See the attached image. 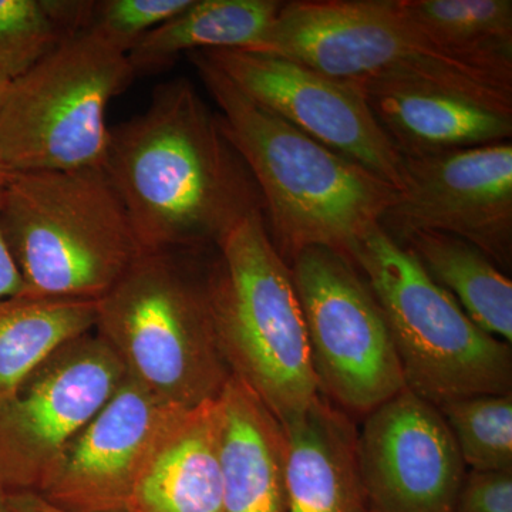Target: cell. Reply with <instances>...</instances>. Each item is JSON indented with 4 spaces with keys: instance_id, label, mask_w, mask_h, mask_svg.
Listing matches in <instances>:
<instances>
[{
    "instance_id": "cell-1",
    "label": "cell",
    "mask_w": 512,
    "mask_h": 512,
    "mask_svg": "<svg viewBox=\"0 0 512 512\" xmlns=\"http://www.w3.org/2000/svg\"><path fill=\"white\" fill-rule=\"evenodd\" d=\"M104 171L143 252L208 251L264 212L247 165L194 84H160L143 113L111 128Z\"/></svg>"
},
{
    "instance_id": "cell-2",
    "label": "cell",
    "mask_w": 512,
    "mask_h": 512,
    "mask_svg": "<svg viewBox=\"0 0 512 512\" xmlns=\"http://www.w3.org/2000/svg\"><path fill=\"white\" fill-rule=\"evenodd\" d=\"M188 57L220 109L222 131L254 177L269 235L286 264L312 247L350 259L397 191L249 99L201 52Z\"/></svg>"
},
{
    "instance_id": "cell-3",
    "label": "cell",
    "mask_w": 512,
    "mask_h": 512,
    "mask_svg": "<svg viewBox=\"0 0 512 512\" xmlns=\"http://www.w3.org/2000/svg\"><path fill=\"white\" fill-rule=\"evenodd\" d=\"M0 227L26 298L97 302L143 254L103 167L10 174Z\"/></svg>"
},
{
    "instance_id": "cell-4",
    "label": "cell",
    "mask_w": 512,
    "mask_h": 512,
    "mask_svg": "<svg viewBox=\"0 0 512 512\" xmlns=\"http://www.w3.org/2000/svg\"><path fill=\"white\" fill-rule=\"evenodd\" d=\"M214 252L207 295L222 356L231 376L284 423L319 396L291 269L262 211L235 225Z\"/></svg>"
},
{
    "instance_id": "cell-5",
    "label": "cell",
    "mask_w": 512,
    "mask_h": 512,
    "mask_svg": "<svg viewBox=\"0 0 512 512\" xmlns=\"http://www.w3.org/2000/svg\"><path fill=\"white\" fill-rule=\"evenodd\" d=\"M249 50L285 57L357 90L427 87L512 111V84L431 45L394 0L284 3L264 39Z\"/></svg>"
},
{
    "instance_id": "cell-6",
    "label": "cell",
    "mask_w": 512,
    "mask_h": 512,
    "mask_svg": "<svg viewBox=\"0 0 512 512\" xmlns=\"http://www.w3.org/2000/svg\"><path fill=\"white\" fill-rule=\"evenodd\" d=\"M181 251L143 252L97 305V333L127 376L161 402L188 410L217 400L231 379L212 325L207 272Z\"/></svg>"
},
{
    "instance_id": "cell-7",
    "label": "cell",
    "mask_w": 512,
    "mask_h": 512,
    "mask_svg": "<svg viewBox=\"0 0 512 512\" xmlns=\"http://www.w3.org/2000/svg\"><path fill=\"white\" fill-rule=\"evenodd\" d=\"M350 261L382 309L407 389L437 407L512 392L510 343L478 328L382 225L359 239Z\"/></svg>"
},
{
    "instance_id": "cell-8",
    "label": "cell",
    "mask_w": 512,
    "mask_h": 512,
    "mask_svg": "<svg viewBox=\"0 0 512 512\" xmlns=\"http://www.w3.org/2000/svg\"><path fill=\"white\" fill-rule=\"evenodd\" d=\"M134 77L127 56L99 37H67L10 84L0 104V165L8 174L103 167L107 111Z\"/></svg>"
},
{
    "instance_id": "cell-9",
    "label": "cell",
    "mask_w": 512,
    "mask_h": 512,
    "mask_svg": "<svg viewBox=\"0 0 512 512\" xmlns=\"http://www.w3.org/2000/svg\"><path fill=\"white\" fill-rule=\"evenodd\" d=\"M320 396L365 417L406 389L389 326L355 264L325 247L289 262Z\"/></svg>"
},
{
    "instance_id": "cell-10",
    "label": "cell",
    "mask_w": 512,
    "mask_h": 512,
    "mask_svg": "<svg viewBox=\"0 0 512 512\" xmlns=\"http://www.w3.org/2000/svg\"><path fill=\"white\" fill-rule=\"evenodd\" d=\"M127 373L96 330L55 350L0 406V483L37 493Z\"/></svg>"
},
{
    "instance_id": "cell-11",
    "label": "cell",
    "mask_w": 512,
    "mask_h": 512,
    "mask_svg": "<svg viewBox=\"0 0 512 512\" xmlns=\"http://www.w3.org/2000/svg\"><path fill=\"white\" fill-rule=\"evenodd\" d=\"M404 185L380 225L394 239L414 231L453 235L500 269L512 261V146L490 144L403 157Z\"/></svg>"
},
{
    "instance_id": "cell-12",
    "label": "cell",
    "mask_w": 512,
    "mask_h": 512,
    "mask_svg": "<svg viewBox=\"0 0 512 512\" xmlns=\"http://www.w3.org/2000/svg\"><path fill=\"white\" fill-rule=\"evenodd\" d=\"M201 53L249 99L402 190L403 156L360 90L281 56L242 49Z\"/></svg>"
},
{
    "instance_id": "cell-13",
    "label": "cell",
    "mask_w": 512,
    "mask_h": 512,
    "mask_svg": "<svg viewBox=\"0 0 512 512\" xmlns=\"http://www.w3.org/2000/svg\"><path fill=\"white\" fill-rule=\"evenodd\" d=\"M357 456L370 511H456L466 464L439 407L407 387L363 417Z\"/></svg>"
},
{
    "instance_id": "cell-14",
    "label": "cell",
    "mask_w": 512,
    "mask_h": 512,
    "mask_svg": "<svg viewBox=\"0 0 512 512\" xmlns=\"http://www.w3.org/2000/svg\"><path fill=\"white\" fill-rule=\"evenodd\" d=\"M180 412L127 376L36 494L70 512H124L157 441Z\"/></svg>"
},
{
    "instance_id": "cell-15",
    "label": "cell",
    "mask_w": 512,
    "mask_h": 512,
    "mask_svg": "<svg viewBox=\"0 0 512 512\" xmlns=\"http://www.w3.org/2000/svg\"><path fill=\"white\" fill-rule=\"evenodd\" d=\"M281 427L286 512H370L355 419L319 394Z\"/></svg>"
},
{
    "instance_id": "cell-16",
    "label": "cell",
    "mask_w": 512,
    "mask_h": 512,
    "mask_svg": "<svg viewBox=\"0 0 512 512\" xmlns=\"http://www.w3.org/2000/svg\"><path fill=\"white\" fill-rule=\"evenodd\" d=\"M217 400L181 410L157 441L124 512H224Z\"/></svg>"
},
{
    "instance_id": "cell-17",
    "label": "cell",
    "mask_w": 512,
    "mask_h": 512,
    "mask_svg": "<svg viewBox=\"0 0 512 512\" xmlns=\"http://www.w3.org/2000/svg\"><path fill=\"white\" fill-rule=\"evenodd\" d=\"M403 157L508 143L512 111L446 90L369 86L360 90Z\"/></svg>"
},
{
    "instance_id": "cell-18",
    "label": "cell",
    "mask_w": 512,
    "mask_h": 512,
    "mask_svg": "<svg viewBox=\"0 0 512 512\" xmlns=\"http://www.w3.org/2000/svg\"><path fill=\"white\" fill-rule=\"evenodd\" d=\"M218 403L224 512H286L281 423L232 376Z\"/></svg>"
},
{
    "instance_id": "cell-19",
    "label": "cell",
    "mask_w": 512,
    "mask_h": 512,
    "mask_svg": "<svg viewBox=\"0 0 512 512\" xmlns=\"http://www.w3.org/2000/svg\"><path fill=\"white\" fill-rule=\"evenodd\" d=\"M278 0H191L127 55L134 76L163 72L183 53L254 49L275 22Z\"/></svg>"
},
{
    "instance_id": "cell-20",
    "label": "cell",
    "mask_w": 512,
    "mask_h": 512,
    "mask_svg": "<svg viewBox=\"0 0 512 512\" xmlns=\"http://www.w3.org/2000/svg\"><path fill=\"white\" fill-rule=\"evenodd\" d=\"M474 323L512 343V282L484 252L453 235L414 231L396 239Z\"/></svg>"
},
{
    "instance_id": "cell-21",
    "label": "cell",
    "mask_w": 512,
    "mask_h": 512,
    "mask_svg": "<svg viewBox=\"0 0 512 512\" xmlns=\"http://www.w3.org/2000/svg\"><path fill=\"white\" fill-rule=\"evenodd\" d=\"M394 6L441 52L512 84L511 0H394Z\"/></svg>"
},
{
    "instance_id": "cell-22",
    "label": "cell",
    "mask_w": 512,
    "mask_h": 512,
    "mask_svg": "<svg viewBox=\"0 0 512 512\" xmlns=\"http://www.w3.org/2000/svg\"><path fill=\"white\" fill-rule=\"evenodd\" d=\"M93 301L26 296L0 301V406L64 343L96 328Z\"/></svg>"
},
{
    "instance_id": "cell-23",
    "label": "cell",
    "mask_w": 512,
    "mask_h": 512,
    "mask_svg": "<svg viewBox=\"0 0 512 512\" xmlns=\"http://www.w3.org/2000/svg\"><path fill=\"white\" fill-rule=\"evenodd\" d=\"M439 410L467 468L512 471V392L463 397Z\"/></svg>"
},
{
    "instance_id": "cell-24",
    "label": "cell",
    "mask_w": 512,
    "mask_h": 512,
    "mask_svg": "<svg viewBox=\"0 0 512 512\" xmlns=\"http://www.w3.org/2000/svg\"><path fill=\"white\" fill-rule=\"evenodd\" d=\"M67 36L46 0H0V70L16 80L52 53Z\"/></svg>"
},
{
    "instance_id": "cell-25",
    "label": "cell",
    "mask_w": 512,
    "mask_h": 512,
    "mask_svg": "<svg viewBox=\"0 0 512 512\" xmlns=\"http://www.w3.org/2000/svg\"><path fill=\"white\" fill-rule=\"evenodd\" d=\"M191 0H101L92 2L86 30L128 55L151 30L190 6Z\"/></svg>"
},
{
    "instance_id": "cell-26",
    "label": "cell",
    "mask_w": 512,
    "mask_h": 512,
    "mask_svg": "<svg viewBox=\"0 0 512 512\" xmlns=\"http://www.w3.org/2000/svg\"><path fill=\"white\" fill-rule=\"evenodd\" d=\"M454 512H512V471H467Z\"/></svg>"
},
{
    "instance_id": "cell-27",
    "label": "cell",
    "mask_w": 512,
    "mask_h": 512,
    "mask_svg": "<svg viewBox=\"0 0 512 512\" xmlns=\"http://www.w3.org/2000/svg\"><path fill=\"white\" fill-rule=\"evenodd\" d=\"M22 292V279H20L18 268L13 262L5 237H3L2 227H0V301L20 296Z\"/></svg>"
},
{
    "instance_id": "cell-28",
    "label": "cell",
    "mask_w": 512,
    "mask_h": 512,
    "mask_svg": "<svg viewBox=\"0 0 512 512\" xmlns=\"http://www.w3.org/2000/svg\"><path fill=\"white\" fill-rule=\"evenodd\" d=\"M9 501L12 512H70L56 507L39 494L29 493V491L10 493Z\"/></svg>"
},
{
    "instance_id": "cell-29",
    "label": "cell",
    "mask_w": 512,
    "mask_h": 512,
    "mask_svg": "<svg viewBox=\"0 0 512 512\" xmlns=\"http://www.w3.org/2000/svg\"><path fill=\"white\" fill-rule=\"evenodd\" d=\"M9 491L0 483V512H12L10 510Z\"/></svg>"
},
{
    "instance_id": "cell-30",
    "label": "cell",
    "mask_w": 512,
    "mask_h": 512,
    "mask_svg": "<svg viewBox=\"0 0 512 512\" xmlns=\"http://www.w3.org/2000/svg\"><path fill=\"white\" fill-rule=\"evenodd\" d=\"M10 84H12V80H10L9 77L0 70V104H2L3 99H5Z\"/></svg>"
},
{
    "instance_id": "cell-31",
    "label": "cell",
    "mask_w": 512,
    "mask_h": 512,
    "mask_svg": "<svg viewBox=\"0 0 512 512\" xmlns=\"http://www.w3.org/2000/svg\"><path fill=\"white\" fill-rule=\"evenodd\" d=\"M9 175L10 174L6 173L5 168H3L2 165H0V187H2V185L6 183V180H8Z\"/></svg>"
},
{
    "instance_id": "cell-32",
    "label": "cell",
    "mask_w": 512,
    "mask_h": 512,
    "mask_svg": "<svg viewBox=\"0 0 512 512\" xmlns=\"http://www.w3.org/2000/svg\"><path fill=\"white\" fill-rule=\"evenodd\" d=\"M370 512H372V511H370Z\"/></svg>"
}]
</instances>
